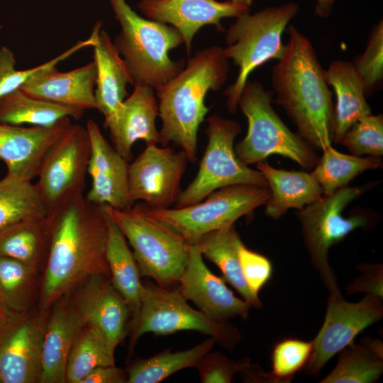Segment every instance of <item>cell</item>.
<instances>
[{
	"label": "cell",
	"mask_w": 383,
	"mask_h": 383,
	"mask_svg": "<svg viewBox=\"0 0 383 383\" xmlns=\"http://www.w3.org/2000/svg\"><path fill=\"white\" fill-rule=\"evenodd\" d=\"M48 218L50 246L38 304L43 310L91 277L111 276L106 259L108 217L103 206L91 204L81 194Z\"/></svg>",
	"instance_id": "1"
},
{
	"label": "cell",
	"mask_w": 383,
	"mask_h": 383,
	"mask_svg": "<svg viewBox=\"0 0 383 383\" xmlns=\"http://www.w3.org/2000/svg\"><path fill=\"white\" fill-rule=\"evenodd\" d=\"M287 32L284 51L272 70L275 102L296 125L299 135L323 150L333 141L332 92L309 39L292 25Z\"/></svg>",
	"instance_id": "2"
},
{
	"label": "cell",
	"mask_w": 383,
	"mask_h": 383,
	"mask_svg": "<svg viewBox=\"0 0 383 383\" xmlns=\"http://www.w3.org/2000/svg\"><path fill=\"white\" fill-rule=\"evenodd\" d=\"M228 60L221 47L200 50L177 76L156 89L162 121L159 143L162 146L174 143L192 162L196 160L199 126L209 111L205 96L209 90H218L226 82Z\"/></svg>",
	"instance_id": "3"
},
{
	"label": "cell",
	"mask_w": 383,
	"mask_h": 383,
	"mask_svg": "<svg viewBox=\"0 0 383 383\" xmlns=\"http://www.w3.org/2000/svg\"><path fill=\"white\" fill-rule=\"evenodd\" d=\"M121 30L113 44L123 60L133 87L157 89L177 76L184 60L174 61L170 50L184 43L167 23L140 16L126 0H109Z\"/></svg>",
	"instance_id": "4"
},
{
	"label": "cell",
	"mask_w": 383,
	"mask_h": 383,
	"mask_svg": "<svg viewBox=\"0 0 383 383\" xmlns=\"http://www.w3.org/2000/svg\"><path fill=\"white\" fill-rule=\"evenodd\" d=\"M298 10L296 4L287 3L253 14L247 11L236 17L227 30L223 53L239 68L235 82L224 91L230 113L235 112L251 72L266 62L282 57L285 49L282 34Z\"/></svg>",
	"instance_id": "5"
},
{
	"label": "cell",
	"mask_w": 383,
	"mask_h": 383,
	"mask_svg": "<svg viewBox=\"0 0 383 383\" xmlns=\"http://www.w3.org/2000/svg\"><path fill=\"white\" fill-rule=\"evenodd\" d=\"M103 208L131 245L141 277H150L167 289L178 283L190 244L173 228L145 213L139 204L126 210L108 205Z\"/></svg>",
	"instance_id": "6"
},
{
	"label": "cell",
	"mask_w": 383,
	"mask_h": 383,
	"mask_svg": "<svg viewBox=\"0 0 383 383\" xmlns=\"http://www.w3.org/2000/svg\"><path fill=\"white\" fill-rule=\"evenodd\" d=\"M238 106L248 119L245 138L235 147L244 164L262 162L271 155L289 158L305 168H313L318 157L311 147L292 132L272 106V94L258 82L247 81Z\"/></svg>",
	"instance_id": "7"
},
{
	"label": "cell",
	"mask_w": 383,
	"mask_h": 383,
	"mask_svg": "<svg viewBox=\"0 0 383 383\" xmlns=\"http://www.w3.org/2000/svg\"><path fill=\"white\" fill-rule=\"evenodd\" d=\"M367 187L345 186L330 195H322L297 212L311 262L327 290L337 296L342 295L328 262L329 249L356 229L370 225L372 218L366 213L343 215L344 209Z\"/></svg>",
	"instance_id": "8"
},
{
	"label": "cell",
	"mask_w": 383,
	"mask_h": 383,
	"mask_svg": "<svg viewBox=\"0 0 383 383\" xmlns=\"http://www.w3.org/2000/svg\"><path fill=\"white\" fill-rule=\"evenodd\" d=\"M138 314L131 320L130 353L138 339L147 333L166 335L180 331H195L212 338L224 349L232 350L241 340L229 321L217 322L193 309L177 289L158 284H144Z\"/></svg>",
	"instance_id": "9"
},
{
	"label": "cell",
	"mask_w": 383,
	"mask_h": 383,
	"mask_svg": "<svg viewBox=\"0 0 383 383\" xmlns=\"http://www.w3.org/2000/svg\"><path fill=\"white\" fill-rule=\"evenodd\" d=\"M270 196L268 187L236 184L221 188L202 201L174 209H156L140 204L148 216L167 224L189 244H195L205 234L234 223L257 207Z\"/></svg>",
	"instance_id": "10"
},
{
	"label": "cell",
	"mask_w": 383,
	"mask_h": 383,
	"mask_svg": "<svg viewBox=\"0 0 383 383\" xmlns=\"http://www.w3.org/2000/svg\"><path fill=\"white\" fill-rule=\"evenodd\" d=\"M240 124L212 116L208 118L206 133L208 143L193 181L179 195L175 207L198 203L214 191L236 184L268 187L259 170L242 162L235 151L234 141L240 133Z\"/></svg>",
	"instance_id": "11"
},
{
	"label": "cell",
	"mask_w": 383,
	"mask_h": 383,
	"mask_svg": "<svg viewBox=\"0 0 383 383\" xmlns=\"http://www.w3.org/2000/svg\"><path fill=\"white\" fill-rule=\"evenodd\" d=\"M90 155L88 132L79 124L72 123L48 150L35 184L46 217L71 199L84 194Z\"/></svg>",
	"instance_id": "12"
},
{
	"label": "cell",
	"mask_w": 383,
	"mask_h": 383,
	"mask_svg": "<svg viewBox=\"0 0 383 383\" xmlns=\"http://www.w3.org/2000/svg\"><path fill=\"white\" fill-rule=\"evenodd\" d=\"M50 309L38 306L11 312L0 328L2 383H39L42 348Z\"/></svg>",
	"instance_id": "13"
},
{
	"label": "cell",
	"mask_w": 383,
	"mask_h": 383,
	"mask_svg": "<svg viewBox=\"0 0 383 383\" xmlns=\"http://www.w3.org/2000/svg\"><path fill=\"white\" fill-rule=\"evenodd\" d=\"M382 316V297L366 294L358 302H348L343 296L331 294L323 323L312 340V351L304 373L318 374L329 360Z\"/></svg>",
	"instance_id": "14"
},
{
	"label": "cell",
	"mask_w": 383,
	"mask_h": 383,
	"mask_svg": "<svg viewBox=\"0 0 383 383\" xmlns=\"http://www.w3.org/2000/svg\"><path fill=\"white\" fill-rule=\"evenodd\" d=\"M187 157L183 150L147 145L129 165L128 185L132 201H142L156 209H167L180 194Z\"/></svg>",
	"instance_id": "15"
},
{
	"label": "cell",
	"mask_w": 383,
	"mask_h": 383,
	"mask_svg": "<svg viewBox=\"0 0 383 383\" xmlns=\"http://www.w3.org/2000/svg\"><path fill=\"white\" fill-rule=\"evenodd\" d=\"M178 283L181 295L213 321L226 322L231 318H246L249 316L250 305L236 297L226 285L225 279L207 267L195 244L189 246L187 265Z\"/></svg>",
	"instance_id": "16"
},
{
	"label": "cell",
	"mask_w": 383,
	"mask_h": 383,
	"mask_svg": "<svg viewBox=\"0 0 383 383\" xmlns=\"http://www.w3.org/2000/svg\"><path fill=\"white\" fill-rule=\"evenodd\" d=\"M86 128L91 145L88 174L91 178L86 199L95 205L118 210L131 208L134 203L129 194L128 160L109 144L94 121L88 120Z\"/></svg>",
	"instance_id": "17"
},
{
	"label": "cell",
	"mask_w": 383,
	"mask_h": 383,
	"mask_svg": "<svg viewBox=\"0 0 383 383\" xmlns=\"http://www.w3.org/2000/svg\"><path fill=\"white\" fill-rule=\"evenodd\" d=\"M86 324L101 331L115 350L126 334L129 306L113 286L111 277H91L68 295Z\"/></svg>",
	"instance_id": "18"
},
{
	"label": "cell",
	"mask_w": 383,
	"mask_h": 383,
	"mask_svg": "<svg viewBox=\"0 0 383 383\" xmlns=\"http://www.w3.org/2000/svg\"><path fill=\"white\" fill-rule=\"evenodd\" d=\"M138 7L148 19L175 28L183 38L188 56L193 38L201 28L214 25L221 30L222 18L238 17L250 10L231 1L216 0H140Z\"/></svg>",
	"instance_id": "19"
},
{
	"label": "cell",
	"mask_w": 383,
	"mask_h": 383,
	"mask_svg": "<svg viewBox=\"0 0 383 383\" xmlns=\"http://www.w3.org/2000/svg\"><path fill=\"white\" fill-rule=\"evenodd\" d=\"M71 124L70 117L50 126L0 123V160L6 165V174L28 181L37 177L46 152Z\"/></svg>",
	"instance_id": "20"
},
{
	"label": "cell",
	"mask_w": 383,
	"mask_h": 383,
	"mask_svg": "<svg viewBox=\"0 0 383 383\" xmlns=\"http://www.w3.org/2000/svg\"><path fill=\"white\" fill-rule=\"evenodd\" d=\"M157 116L158 104L154 89L137 86L111 115L104 118V126L109 132L113 148L128 160L136 141L143 140L146 145L160 143L155 126Z\"/></svg>",
	"instance_id": "21"
},
{
	"label": "cell",
	"mask_w": 383,
	"mask_h": 383,
	"mask_svg": "<svg viewBox=\"0 0 383 383\" xmlns=\"http://www.w3.org/2000/svg\"><path fill=\"white\" fill-rule=\"evenodd\" d=\"M86 325L68 295L50 309L41 356L39 383H66V366L71 349Z\"/></svg>",
	"instance_id": "22"
},
{
	"label": "cell",
	"mask_w": 383,
	"mask_h": 383,
	"mask_svg": "<svg viewBox=\"0 0 383 383\" xmlns=\"http://www.w3.org/2000/svg\"><path fill=\"white\" fill-rule=\"evenodd\" d=\"M96 78V65L92 61L67 72L54 67L30 79L21 89L35 98L85 111L97 109Z\"/></svg>",
	"instance_id": "23"
},
{
	"label": "cell",
	"mask_w": 383,
	"mask_h": 383,
	"mask_svg": "<svg viewBox=\"0 0 383 383\" xmlns=\"http://www.w3.org/2000/svg\"><path fill=\"white\" fill-rule=\"evenodd\" d=\"M257 168L270 191L265 204V213L274 220L280 218L287 210H300L323 195L321 187L311 172L277 169L262 162L257 163Z\"/></svg>",
	"instance_id": "24"
},
{
	"label": "cell",
	"mask_w": 383,
	"mask_h": 383,
	"mask_svg": "<svg viewBox=\"0 0 383 383\" xmlns=\"http://www.w3.org/2000/svg\"><path fill=\"white\" fill-rule=\"evenodd\" d=\"M327 84L336 95L333 141L340 143L346 131L359 119L371 113L364 84L352 62L333 60L325 70Z\"/></svg>",
	"instance_id": "25"
},
{
	"label": "cell",
	"mask_w": 383,
	"mask_h": 383,
	"mask_svg": "<svg viewBox=\"0 0 383 383\" xmlns=\"http://www.w3.org/2000/svg\"><path fill=\"white\" fill-rule=\"evenodd\" d=\"M92 47L96 70L94 90L96 109L106 118L128 96L126 85L131 84V79L123 59L106 31L100 30Z\"/></svg>",
	"instance_id": "26"
},
{
	"label": "cell",
	"mask_w": 383,
	"mask_h": 383,
	"mask_svg": "<svg viewBox=\"0 0 383 383\" xmlns=\"http://www.w3.org/2000/svg\"><path fill=\"white\" fill-rule=\"evenodd\" d=\"M243 244L234 223L212 231L195 243L202 255L213 262L223 278L242 296L251 307L260 309L262 304L249 289L243 274L238 250Z\"/></svg>",
	"instance_id": "27"
},
{
	"label": "cell",
	"mask_w": 383,
	"mask_h": 383,
	"mask_svg": "<svg viewBox=\"0 0 383 383\" xmlns=\"http://www.w3.org/2000/svg\"><path fill=\"white\" fill-rule=\"evenodd\" d=\"M50 239L48 217L18 222L0 231V256L13 258L43 272Z\"/></svg>",
	"instance_id": "28"
},
{
	"label": "cell",
	"mask_w": 383,
	"mask_h": 383,
	"mask_svg": "<svg viewBox=\"0 0 383 383\" xmlns=\"http://www.w3.org/2000/svg\"><path fill=\"white\" fill-rule=\"evenodd\" d=\"M107 217L106 259L111 280L126 301L133 318L138 314L140 307L144 284L141 282L138 264L128 245L126 238L108 215Z\"/></svg>",
	"instance_id": "29"
},
{
	"label": "cell",
	"mask_w": 383,
	"mask_h": 383,
	"mask_svg": "<svg viewBox=\"0 0 383 383\" xmlns=\"http://www.w3.org/2000/svg\"><path fill=\"white\" fill-rule=\"evenodd\" d=\"M382 343L367 338L351 343L339 352L334 369L321 383H372L383 372Z\"/></svg>",
	"instance_id": "30"
},
{
	"label": "cell",
	"mask_w": 383,
	"mask_h": 383,
	"mask_svg": "<svg viewBox=\"0 0 383 383\" xmlns=\"http://www.w3.org/2000/svg\"><path fill=\"white\" fill-rule=\"evenodd\" d=\"M84 111L48 102L17 89L0 99V123L50 126L64 118H79Z\"/></svg>",
	"instance_id": "31"
},
{
	"label": "cell",
	"mask_w": 383,
	"mask_h": 383,
	"mask_svg": "<svg viewBox=\"0 0 383 383\" xmlns=\"http://www.w3.org/2000/svg\"><path fill=\"white\" fill-rule=\"evenodd\" d=\"M43 272L9 257L0 256V296L11 312L38 306Z\"/></svg>",
	"instance_id": "32"
},
{
	"label": "cell",
	"mask_w": 383,
	"mask_h": 383,
	"mask_svg": "<svg viewBox=\"0 0 383 383\" xmlns=\"http://www.w3.org/2000/svg\"><path fill=\"white\" fill-rule=\"evenodd\" d=\"M215 344L209 337L188 350L172 353L168 349L152 357L137 360L126 370L128 383H158L179 370L196 367Z\"/></svg>",
	"instance_id": "33"
},
{
	"label": "cell",
	"mask_w": 383,
	"mask_h": 383,
	"mask_svg": "<svg viewBox=\"0 0 383 383\" xmlns=\"http://www.w3.org/2000/svg\"><path fill=\"white\" fill-rule=\"evenodd\" d=\"M114 352L101 331L86 324L70 353L66 366V383H82L96 367L115 365Z\"/></svg>",
	"instance_id": "34"
},
{
	"label": "cell",
	"mask_w": 383,
	"mask_h": 383,
	"mask_svg": "<svg viewBox=\"0 0 383 383\" xmlns=\"http://www.w3.org/2000/svg\"><path fill=\"white\" fill-rule=\"evenodd\" d=\"M323 151L322 157L311 172L320 184L323 195H330L348 186L351 180L366 170L382 167L380 157L347 155L331 145Z\"/></svg>",
	"instance_id": "35"
},
{
	"label": "cell",
	"mask_w": 383,
	"mask_h": 383,
	"mask_svg": "<svg viewBox=\"0 0 383 383\" xmlns=\"http://www.w3.org/2000/svg\"><path fill=\"white\" fill-rule=\"evenodd\" d=\"M44 217L46 212L35 184L9 174L0 180V231L22 221Z\"/></svg>",
	"instance_id": "36"
},
{
	"label": "cell",
	"mask_w": 383,
	"mask_h": 383,
	"mask_svg": "<svg viewBox=\"0 0 383 383\" xmlns=\"http://www.w3.org/2000/svg\"><path fill=\"white\" fill-rule=\"evenodd\" d=\"M101 24L97 22L89 37L77 41L66 51L52 60L28 70H18L16 68L13 52L5 46L0 48V99L17 89L40 74L56 67L57 65L70 57L79 50L94 46L96 42Z\"/></svg>",
	"instance_id": "37"
},
{
	"label": "cell",
	"mask_w": 383,
	"mask_h": 383,
	"mask_svg": "<svg viewBox=\"0 0 383 383\" xmlns=\"http://www.w3.org/2000/svg\"><path fill=\"white\" fill-rule=\"evenodd\" d=\"M342 143L353 155L380 157L383 154L382 114L364 116L344 134Z\"/></svg>",
	"instance_id": "38"
},
{
	"label": "cell",
	"mask_w": 383,
	"mask_h": 383,
	"mask_svg": "<svg viewBox=\"0 0 383 383\" xmlns=\"http://www.w3.org/2000/svg\"><path fill=\"white\" fill-rule=\"evenodd\" d=\"M313 341L285 339L277 343L272 354L273 383L289 382L294 374L304 368L311 355Z\"/></svg>",
	"instance_id": "39"
},
{
	"label": "cell",
	"mask_w": 383,
	"mask_h": 383,
	"mask_svg": "<svg viewBox=\"0 0 383 383\" xmlns=\"http://www.w3.org/2000/svg\"><path fill=\"white\" fill-rule=\"evenodd\" d=\"M362 80L365 94L379 86L383 79V23L371 31L364 52L352 62Z\"/></svg>",
	"instance_id": "40"
},
{
	"label": "cell",
	"mask_w": 383,
	"mask_h": 383,
	"mask_svg": "<svg viewBox=\"0 0 383 383\" xmlns=\"http://www.w3.org/2000/svg\"><path fill=\"white\" fill-rule=\"evenodd\" d=\"M251 365L250 359L232 360L218 352H208L196 367L202 383H230Z\"/></svg>",
	"instance_id": "41"
},
{
	"label": "cell",
	"mask_w": 383,
	"mask_h": 383,
	"mask_svg": "<svg viewBox=\"0 0 383 383\" xmlns=\"http://www.w3.org/2000/svg\"><path fill=\"white\" fill-rule=\"evenodd\" d=\"M238 255L245 280L251 292L258 296L259 292L272 277V263L265 256L247 248L244 244L240 247Z\"/></svg>",
	"instance_id": "42"
},
{
	"label": "cell",
	"mask_w": 383,
	"mask_h": 383,
	"mask_svg": "<svg viewBox=\"0 0 383 383\" xmlns=\"http://www.w3.org/2000/svg\"><path fill=\"white\" fill-rule=\"evenodd\" d=\"M360 268L361 276L348 285V293L365 292L382 297V265L370 264Z\"/></svg>",
	"instance_id": "43"
},
{
	"label": "cell",
	"mask_w": 383,
	"mask_h": 383,
	"mask_svg": "<svg viewBox=\"0 0 383 383\" xmlns=\"http://www.w3.org/2000/svg\"><path fill=\"white\" fill-rule=\"evenodd\" d=\"M82 383H128V374L115 365L100 366L91 371Z\"/></svg>",
	"instance_id": "44"
},
{
	"label": "cell",
	"mask_w": 383,
	"mask_h": 383,
	"mask_svg": "<svg viewBox=\"0 0 383 383\" xmlns=\"http://www.w3.org/2000/svg\"><path fill=\"white\" fill-rule=\"evenodd\" d=\"M315 14L321 18H326L331 12L337 0H314Z\"/></svg>",
	"instance_id": "45"
},
{
	"label": "cell",
	"mask_w": 383,
	"mask_h": 383,
	"mask_svg": "<svg viewBox=\"0 0 383 383\" xmlns=\"http://www.w3.org/2000/svg\"><path fill=\"white\" fill-rule=\"evenodd\" d=\"M11 313V310L0 296V328L6 323Z\"/></svg>",
	"instance_id": "46"
},
{
	"label": "cell",
	"mask_w": 383,
	"mask_h": 383,
	"mask_svg": "<svg viewBox=\"0 0 383 383\" xmlns=\"http://www.w3.org/2000/svg\"><path fill=\"white\" fill-rule=\"evenodd\" d=\"M233 3L240 4L250 8L252 4V0H231Z\"/></svg>",
	"instance_id": "47"
},
{
	"label": "cell",
	"mask_w": 383,
	"mask_h": 383,
	"mask_svg": "<svg viewBox=\"0 0 383 383\" xmlns=\"http://www.w3.org/2000/svg\"><path fill=\"white\" fill-rule=\"evenodd\" d=\"M0 383H2V381H1V377H0Z\"/></svg>",
	"instance_id": "48"
},
{
	"label": "cell",
	"mask_w": 383,
	"mask_h": 383,
	"mask_svg": "<svg viewBox=\"0 0 383 383\" xmlns=\"http://www.w3.org/2000/svg\"><path fill=\"white\" fill-rule=\"evenodd\" d=\"M1 28V27L0 26V29Z\"/></svg>",
	"instance_id": "49"
}]
</instances>
